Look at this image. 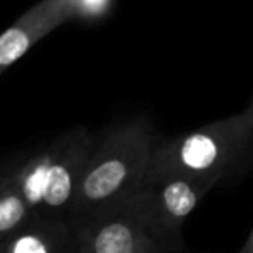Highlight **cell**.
I'll return each mask as SVG.
<instances>
[{"label": "cell", "instance_id": "obj_1", "mask_svg": "<svg viewBox=\"0 0 253 253\" xmlns=\"http://www.w3.org/2000/svg\"><path fill=\"white\" fill-rule=\"evenodd\" d=\"M155 145V129L147 117H133L110 127L95 143L69 220L140 190Z\"/></svg>", "mask_w": 253, "mask_h": 253}, {"label": "cell", "instance_id": "obj_2", "mask_svg": "<svg viewBox=\"0 0 253 253\" xmlns=\"http://www.w3.org/2000/svg\"><path fill=\"white\" fill-rule=\"evenodd\" d=\"M253 152V98L241 112L157 141L147 179L183 174L222 179Z\"/></svg>", "mask_w": 253, "mask_h": 253}, {"label": "cell", "instance_id": "obj_3", "mask_svg": "<svg viewBox=\"0 0 253 253\" xmlns=\"http://www.w3.org/2000/svg\"><path fill=\"white\" fill-rule=\"evenodd\" d=\"M95 143L93 134L84 126L71 127L14 166L5 176L23 193L35 215L69 220Z\"/></svg>", "mask_w": 253, "mask_h": 253}, {"label": "cell", "instance_id": "obj_4", "mask_svg": "<svg viewBox=\"0 0 253 253\" xmlns=\"http://www.w3.org/2000/svg\"><path fill=\"white\" fill-rule=\"evenodd\" d=\"M219 181L209 176L172 174L141 184L148 236L160 253L184 252V220Z\"/></svg>", "mask_w": 253, "mask_h": 253}, {"label": "cell", "instance_id": "obj_5", "mask_svg": "<svg viewBox=\"0 0 253 253\" xmlns=\"http://www.w3.org/2000/svg\"><path fill=\"white\" fill-rule=\"evenodd\" d=\"M69 224L78 247L88 253H134L150 238L140 190L71 219Z\"/></svg>", "mask_w": 253, "mask_h": 253}, {"label": "cell", "instance_id": "obj_6", "mask_svg": "<svg viewBox=\"0 0 253 253\" xmlns=\"http://www.w3.org/2000/svg\"><path fill=\"white\" fill-rule=\"evenodd\" d=\"M74 19L71 0H38L0 35V74L64 23Z\"/></svg>", "mask_w": 253, "mask_h": 253}, {"label": "cell", "instance_id": "obj_7", "mask_svg": "<svg viewBox=\"0 0 253 253\" xmlns=\"http://www.w3.org/2000/svg\"><path fill=\"white\" fill-rule=\"evenodd\" d=\"M76 247L69 220L37 215L0 243V253H73Z\"/></svg>", "mask_w": 253, "mask_h": 253}, {"label": "cell", "instance_id": "obj_8", "mask_svg": "<svg viewBox=\"0 0 253 253\" xmlns=\"http://www.w3.org/2000/svg\"><path fill=\"white\" fill-rule=\"evenodd\" d=\"M33 217L37 215L28 200L17 190L16 184L3 174L0 177V241L16 233Z\"/></svg>", "mask_w": 253, "mask_h": 253}, {"label": "cell", "instance_id": "obj_9", "mask_svg": "<svg viewBox=\"0 0 253 253\" xmlns=\"http://www.w3.org/2000/svg\"><path fill=\"white\" fill-rule=\"evenodd\" d=\"M114 0H71L74 19L98 21L105 17L112 9Z\"/></svg>", "mask_w": 253, "mask_h": 253}, {"label": "cell", "instance_id": "obj_10", "mask_svg": "<svg viewBox=\"0 0 253 253\" xmlns=\"http://www.w3.org/2000/svg\"><path fill=\"white\" fill-rule=\"evenodd\" d=\"M134 253H160V250L155 247V243H153L150 238H147V240L140 245V248H138Z\"/></svg>", "mask_w": 253, "mask_h": 253}, {"label": "cell", "instance_id": "obj_11", "mask_svg": "<svg viewBox=\"0 0 253 253\" xmlns=\"http://www.w3.org/2000/svg\"><path fill=\"white\" fill-rule=\"evenodd\" d=\"M238 253H253V227H252L250 234H248L247 241H245L243 247L238 250Z\"/></svg>", "mask_w": 253, "mask_h": 253}, {"label": "cell", "instance_id": "obj_12", "mask_svg": "<svg viewBox=\"0 0 253 253\" xmlns=\"http://www.w3.org/2000/svg\"><path fill=\"white\" fill-rule=\"evenodd\" d=\"M73 253H88V252H84L83 248H80V247H76V250H74Z\"/></svg>", "mask_w": 253, "mask_h": 253}, {"label": "cell", "instance_id": "obj_13", "mask_svg": "<svg viewBox=\"0 0 253 253\" xmlns=\"http://www.w3.org/2000/svg\"><path fill=\"white\" fill-rule=\"evenodd\" d=\"M0 243H2V241H0Z\"/></svg>", "mask_w": 253, "mask_h": 253}]
</instances>
